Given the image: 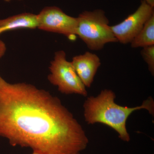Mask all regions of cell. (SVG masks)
<instances>
[{
	"label": "cell",
	"mask_w": 154,
	"mask_h": 154,
	"mask_svg": "<svg viewBox=\"0 0 154 154\" xmlns=\"http://www.w3.org/2000/svg\"><path fill=\"white\" fill-rule=\"evenodd\" d=\"M0 136L11 146L42 154H76L89 140L82 127L57 97L0 76Z\"/></svg>",
	"instance_id": "6da1fadb"
},
{
	"label": "cell",
	"mask_w": 154,
	"mask_h": 154,
	"mask_svg": "<svg viewBox=\"0 0 154 154\" xmlns=\"http://www.w3.org/2000/svg\"><path fill=\"white\" fill-rule=\"evenodd\" d=\"M115 99V93L108 89L102 90L97 96L88 97L83 105L85 120L88 124L106 125L118 133L122 140L128 142L130 136L126 128L128 118L133 112L142 109L154 116V100L149 97L140 106L129 107L117 105Z\"/></svg>",
	"instance_id": "7a4b0ae2"
},
{
	"label": "cell",
	"mask_w": 154,
	"mask_h": 154,
	"mask_svg": "<svg viewBox=\"0 0 154 154\" xmlns=\"http://www.w3.org/2000/svg\"><path fill=\"white\" fill-rule=\"evenodd\" d=\"M77 19L76 35L89 49L100 50L107 43L118 42L103 10L85 11L80 14Z\"/></svg>",
	"instance_id": "3957f363"
},
{
	"label": "cell",
	"mask_w": 154,
	"mask_h": 154,
	"mask_svg": "<svg viewBox=\"0 0 154 154\" xmlns=\"http://www.w3.org/2000/svg\"><path fill=\"white\" fill-rule=\"evenodd\" d=\"M49 69L50 74L48 79L51 84L57 87L61 93L87 96L85 86L77 75L71 62L67 60L64 51H58L55 53Z\"/></svg>",
	"instance_id": "277c9868"
},
{
	"label": "cell",
	"mask_w": 154,
	"mask_h": 154,
	"mask_svg": "<svg viewBox=\"0 0 154 154\" xmlns=\"http://www.w3.org/2000/svg\"><path fill=\"white\" fill-rule=\"evenodd\" d=\"M37 17L40 30L62 34L70 39L76 35L77 17L67 15L58 7H45Z\"/></svg>",
	"instance_id": "5b68a950"
},
{
	"label": "cell",
	"mask_w": 154,
	"mask_h": 154,
	"mask_svg": "<svg viewBox=\"0 0 154 154\" xmlns=\"http://www.w3.org/2000/svg\"><path fill=\"white\" fill-rule=\"evenodd\" d=\"M153 14L154 7L142 0L135 12L110 28L117 41L123 44L131 43Z\"/></svg>",
	"instance_id": "8992f818"
},
{
	"label": "cell",
	"mask_w": 154,
	"mask_h": 154,
	"mask_svg": "<svg viewBox=\"0 0 154 154\" xmlns=\"http://www.w3.org/2000/svg\"><path fill=\"white\" fill-rule=\"evenodd\" d=\"M71 63L84 85L90 88L101 65L99 57L95 54L87 51L84 54L73 57Z\"/></svg>",
	"instance_id": "52a82bcc"
},
{
	"label": "cell",
	"mask_w": 154,
	"mask_h": 154,
	"mask_svg": "<svg viewBox=\"0 0 154 154\" xmlns=\"http://www.w3.org/2000/svg\"><path fill=\"white\" fill-rule=\"evenodd\" d=\"M37 15L24 13L0 19V35L4 32L18 29H36L38 28Z\"/></svg>",
	"instance_id": "ba28073f"
},
{
	"label": "cell",
	"mask_w": 154,
	"mask_h": 154,
	"mask_svg": "<svg viewBox=\"0 0 154 154\" xmlns=\"http://www.w3.org/2000/svg\"><path fill=\"white\" fill-rule=\"evenodd\" d=\"M130 43L133 48H143L154 45V14L147 21Z\"/></svg>",
	"instance_id": "9c48e42d"
},
{
	"label": "cell",
	"mask_w": 154,
	"mask_h": 154,
	"mask_svg": "<svg viewBox=\"0 0 154 154\" xmlns=\"http://www.w3.org/2000/svg\"><path fill=\"white\" fill-rule=\"evenodd\" d=\"M142 56L147 64L152 75L154 74V45L143 48L141 51Z\"/></svg>",
	"instance_id": "30bf717a"
},
{
	"label": "cell",
	"mask_w": 154,
	"mask_h": 154,
	"mask_svg": "<svg viewBox=\"0 0 154 154\" xmlns=\"http://www.w3.org/2000/svg\"><path fill=\"white\" fill-rule=\"evenodd\" d=\"M6 51V46L4 42L0 39V59L5 55Z\"/></svg>",
	"instance_id": "8fae6325"
},
{
	"label": "cell",
	"mask_w": 154,
	"mask_h": 154,
	"mask_svg": "<svg viewBox=\"0 0 154 154\" xmlns=\"http://www.w3.org/2000/svg\"><path fill=\"white\" fill-rule=\"evenodd\" d=\"M148 4L154 7V0H145Z\"/></svg>",
	"instance_id": "7c38bea8"
},
{
	"label": "cell",
	"mask_w": 154,
	"mask_h": 154,
	"mask_svg": "<svg viewBox=\"0 0 154 154\" xmlns=\"http://www.w3.org/2000/svg\"><path fill=\"white\" fill-rule=\"evenodd\" d=\"M5 2H11L12 0H4ZM18 1H22V0H18Z\"/></svg>",
	"instance_id": "4fadbf2b"
},
{
	"label": "cell",
	"mask_w": 154,
	"mask_h": 154,
	"mask_svg": "<svg viewBox=\"0 0 154 154\" xmlns=\"http://www.w3.org/2000/svg\"><path fill=\"white\" fill-rule=\"evenodd\" d=\"M32 154H42L40 153L37 152H33V153Z\"/></svg>",
	"instance_id": "5bb4252c"
},
{
	"label": "cell",
	"mask_w": 154,
	"mask_h": 154,
	"mask_svg": "<svg viewBox=\"0 0 154 154\" xmlns=\"http://www.w3.org/2000/svg\"><path fill=\"white\" fill-rule=\"evenodd\" d=\"M80 154L79 153H77V154Z\"/></svg>",
	"instance_id": "9a60e30c"
}]
</instances>
